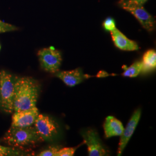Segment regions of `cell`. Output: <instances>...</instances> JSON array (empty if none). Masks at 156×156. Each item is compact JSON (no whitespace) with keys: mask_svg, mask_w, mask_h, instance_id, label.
Instances as JSON below:
<instances>
[{"mask_svg":"<svg viewBox=\"0 0 156 156\" xmlns=\"http://www.w3.org/2000/svg\"><path fill=\"white\" fill-rule=\"evenodd\" d=\"M39 83L33 78H17L13 100V112L24 111L36 106L40 93Z\"/></svg>","mask_w":156,"mask_h":156,"instance_id":"6da1fadb","label":"cell"},{"mask_svg":"<svg viewBox=\"0 0 156 156\" xmlns=\"http://www.w3.org/2000/svg\"><path fill=\"white\" fill-rule=\"evenodd\" d=\"M2 141L9 146L22 150L44 140L37 134L33 125L25 127L11 126L4 136Z\"/></svg>","mask_w":156,"mask_h":156,"instance_id":"7a4b0ae2","label":"cell"},{"mask_svg":"<svg viewBox=\"0 0 156 156\" xmlns=\"http://www.w3.org/2000/svg\"><path fill=\"white\" fill-rule=\"evenodd\" d=\"M17 78L5 71H0V109L6 113L13 112Z\"/></svg>","mask_w":156,"mask_h":156,"instance_id":"3957f363","label":"cell"},{"mask_svg":"<svg viewBox=\"0 0 156 156\" xmlns=\"http://www.w3.org/2000/svg\"><path fill=\"white\" fill-rule=\"evenodd\" d=\"M119 5L134 15L147 31L151 32L154 30V19L145 10L143 5L136 3L134 0H120Z\"/></svg>","mask_w":156,"mask_h":156,"instance_id":"277c9868","label":"cell"},{"mask_svg":"<svg viewBox=\"0 0 156 156\" xmlns=\"http://www.w3.org/2000/svg\"><path fill=\"white\" fill-rule=\"evenodd\" d=\"M34 126L37 134L44 141H52L58 135V124L48 115L39 114Z\"/></svg>","mask_w":156,"mask_h":156,"instance_id":"5b68a950","label":"cell"},{"mask_svg":"<svg viewBox=\"0 0 156 156\" xmlns=\"http://www.w3.org/2000/svg\"><path fill=\"white\" fill-rule=\"evenodd\" d=\"M39 62L42 68L45 71L56 73L59 71L62 65L61 52L53 47L44 48L38 53Z\"/></svg>","mask_w":156,"mask_h":156,"instance_id":"8992f818","label":"cell"},{"mask_svg":"<svg viewBox=\"0 0 156 156\" xmlns=\"http://www.w3.org/2000/svg\"><path fill=\"white\" fill-rule=\"evenodd\" d=\"M83 142L87 147L90 156H104L108 155V151L102 144L97 132L93 129H84L81 132Z\"/></svg>","mask_w":156,"mask_h":156,"instance_id":"52a82bcc","label":"cell"},{"mask_svg":"<svg viewBox=\"0 0 156 156\" xmlns=\"http://www.w3.org/2000/svg\"><path fill=\"white\" fill-rule=\"evenodd\" d=\"M12 116L11 126L25 127L33 126L39 115L37 106L27 110L13 112Z\"/></svg>","mask_w":156,"mask_h":156,"instance_id":"ba28073f","label":"cell"},{"mask_svg":"<svg viewBox=\"0 0 156 156\" xmlns=\"http://www.w3.org/2000/svg\"><path fill=\"white\" fill-rule=\"evenodd\" d=\"M141 116V109H137L131 116L126 127L124 128L123 133L120 135V140L117 151V156H121L123 151L128 144L129 140L132 137L134 131L140 122Z\"/></svg>","mask_w":156,"mask_h":156,"instance_id":"9c48e42d","label":"cell"},{"mask_svg":"<svg viewBox=\"0 0 156 156\" xmlns=\"http://www.w3.org/2000/svg\"><path fill=\"white\" fill-rule=\"evenodd\" d=\"M111 33L112 41L118 49L124 51H136L139 49V46L136 42L128 39L117 28Z\"/></svg>","mask_w":156,"mask_h":156,"instance_id":"30bf717a","label":"cell"},{"mask_svg":"<svg viewBox=\"0 0 156 156\" xmlns=\"http://www.w3.org/2000/svg\"><path fill=\"white\" fill-rule=\"evenodd\" d=\"M56 76L60 79L67 86L73 87L82 83L86 78L80 68H76L71 71L57 72Z\"/></svg>","mask_w":156,"mask_h":156,"instance_id":"8fae6325","label":"cell"},{"mask_svg":"<svg viewBox=\"0 0 156 156\" xmlns=\"http://www.w3.org/2000/svg\"><path fill=\"white\" fill-rule=\"evenodd\" d=\"M124 128L122 123L112 116L106 117L104 124V133L106 138L120 136L123 133Z\"/></svg>","mask_w":156,"mask_h":156,"instance_id":"7c38bea8","label":"cell"},{"mask_svg":"<svg viewBox=\"0 0 156 156\" xmlns=\"http://www.w3.org/2000/svg\"><path fill=\"white\" fill-rule=\"evenodd\" d=\"M142 69L143 73H148L155 69L156 67V52L153 49L146 51L142 58Z\"/></svg>","mask_w":156,"mask_h":156,"instance_id":"4fadbf2b","label":"cell"},{"mask_svg":"<svg viewBox=\"0 0 156 156\" xmlns=\"http://www.w3.org/2000/svg\"><path fill=\"white\" fill-rule=\"evenodd\" d=\"M142 69V62H134L131 66L127 68L122 75L124 77L134 78L137 76Z\"/></svg>","mask_w":156,"mask_h":156,"instance_id":"5bb4252c","label":"cell"},{"mask_svg":"<svg viewBox=\"0 0 156 156\" xmlns=\"http://www.w3.org/2000/svg\"><path fill=\"white\" fill-rule=\"evenodd\" d=\"M28 153H26L20 149L11 146H4L0 145V156H27Z\"/></svg>","mask_w":156,"mask_h":156,"instance_id":"9a60e30c","label":"cell"},{"mask_svg":"<svg viewBox=\"0 0 156 156\" xmlns=\"http://www.w3.org/2000/svg\"><path fill=\"white\" fill-rule=\"evenodd\" d=\"M80 146L79 145L76 147H69L60 148L57 152L56 156H73L76 151V149Z\"/></svg>","mask_w":156,"mask_h":156,"instance_id":"2e32d148","label":"cell"},{"mask_svg":"<svg viewBox=\"0 0 156 156\" xmlns=\"http://www.w3.org/2000/svg\"><path fill=\"white\" fill-rule=\"evenodd\" d=\"M62 148L59 146H51L48 147L45 150L40 152L38 156H56L57 152Z\"/></svg>","mask_w":156,"mask_h":156,"instance_id":"e0dca14e","label":"cell"},{"mask_svg":"<svg viewBox=\"0 0 156 156\" xmlns=\"http://www.w3.org/2000/svg\"><path fill=\"white\" fill-rule=\"evenodd\" d=\"M18 30L16 26L0 20V34L13 31Z\"/></svg>","mask_w":156,"mask_h":156,"instance_id":"ac0fdd59","label":"cell"},{"mask_svg":"<svg viewBox=\"0 0 156 156\" xmlns=\"http://www.w3.org/2000/svg\"><path fill=\"white\" fill-rule=\"evenodd\" d=\"M103 27L106 31L111 32L116 29V24L114 19L112 17H107L103 22Z\"/></svg>","mask_w":156,"mask_h":156,"instance_id":"d6986e66","label":"cell"},{"mask_svg":"<svg viewBox=\"0 0 156 156\" xmlns=\"http://www.w3.org/2000/svg\"><path fill=\"white\" fill-rule=\"evenodd\" d=\"M135 2H136V3L139 4L140 5H143L145 2L147 1V0H134Z\"/></svg>","mask_w":156,"mask_h":156,"instance_id":"ffe728a7","label":"cell"},{"mask_svg":"<svg viewBox=\"0 0 156 156\" xmlns=\"http://www.w3.org/2000/svg\"><path fill=\"white\" fill-rule=\"evenodd\" d=\"M0 50H1V45H0Z\"/></svg>","mask_w":156,"mask_h":156,"instance_id":"44dd1931","label":"cell"}]
</instances>
